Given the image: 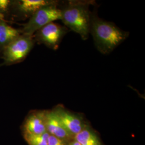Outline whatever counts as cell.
I'll use <instances>...</instances> for the list:
<instances>
[{"label": "cell", "mask_w": 145, "mask_h": 145, "mask_svg": "<svg viewBox=\"0 0 145 145\" xmlns=\"http://www.w3.org/2000/svg\"><path fill=\"white\" fill-rule=\"evenodd\" d=\"M49 133L47 132L41 135L23 134V137L29 145H47Z\"/></svg>", "instance_id": "7c38bea8"}, {"label": "cell", "mask_w": 145, "mask_h": 145, "mask_svg": "<svg viewBox=\"0 0 145 145\" xmlns=\"http://www.w3.org/2000/svg\"><path fill=\"white\" fill-rule=\"evenodd\" d=\"M68 142L66 140L59 139L55 136L50 135L48 139L47 145H68Z\"/></svg>", "instance_id": "5bb4252c"}, {"label": "cell", "mask_w": 145, "mask_h": 145, "mask_svg": "<svg viewBox=\"0 0 145 145\" xmlns=\"http://www.w3.org/2000/svg\"><path fill=\"white\" fill-rule=\"evenodd\" d=\"M52 110L66 129L73 136L80 133L88 125L82 115L72 112L62 105H57Z\"/></svg>", "instance_id": "8992f818"}, {"label": "cell", "mask_w": 145, "mask_h": 145, "mask_svg": "<svg viewBox=\"0 0 145 145\" xmlns=\"http://www.w3.org/2000/svg\"><path fill=\"white\" fill-rule=\"evenodd\" d=\"M55 0H18L12 2L16 16L21 19L30 18L42 8L56 3Z\"/></svg>", "instance_id": "ba28073f"}, {"label": "cell", "mask_w": 145, "mask_h": 145, "mask_svg": "<svg viewBox=\"0 0 145 145\" xmlns=\"http://www.w3.org/2000/svg\"><path fill=\"white\" fill-rule=\"evenodd\" d=\"M11 6L10 0H0V17L4 19V15Z\"/></svg>", "instance_id": "4fadbf2b"}, {"label": "cell", "mask_w": 145, "mask_h": 145, "mask_svg": "<svg viewBox=\"0 0 145 145\" xmlns=\"http://www.w3.org/2000/svg\"><path fill=\"white\" fill-rule=\"evenodd\" d=\"M68 145H81L78 142H77L76 140H74V139H72V140H71L69 142H68Z\"/></svg>", "instance_id": "9a60e30c"}, {"label": "cell", "mask_w": 145, "mask_h": 145, "mask_svg": "<svg viewBox=\"0 0 145 145\" xmlns=\"http://www.w3.org/2000/svg\"><path fill=\"white\" fill-rule=\"evenodd\" d=\"M45 119L47 132L49 135L68 142L73 139L74 136L66 129L53 110H45Z\"/></svg>", "instance_id": "9c48e42d"}, {"label": "cell", "mask_w": 145, "mask_h": 145, "mask_svg": "<svg viewBox=\"0 0 145 145\" xmlns=\"http://www.w3.org/2000/svg\"><path fill=\"white\" fill-rule=\"evenodd\" d=\"M73 139L81 145H102L99 136L88 125L80 133L74 135Z\"/></svg>", "instance_id": "8fae6325"}, {"label": "cell", "mask_w": 145, "mask_h": 145, "mask_svg": "<svg viewBox=\"0 0 145 145\" xmlns=\"http://www.w3.org/2000/svg\"><path fill=\"white\" fill-rule=\"evenodd\" d=\"M22 35L21 30L16 29L7 24L3 18L0 17V50H3L11 42Z\"/></svg>", "instance_id": "30bf717a"}, {"label": "cell", "mask_w": 145, "mask_h": 145, "mask_svg": "<svg viewBox=\"0 0 145 145\" xmlns=\"http://www.w3.org/2000/svg\"><path fill=\"white\" fill-rule=\"evenodd\" d=\"M59 1L47 5L37 11L24 25L22 34L27 36L33 35L43 26L61 19V11L59 8Z\"/></svg>", "instance_id": "3957f363"}, {"label": "cell", "mask_w": 145, "mask_h": 145, "mask_svg": "<svg viewBox=\"0 0 145 145\" xmlns=\"http://www.w3.org/2000/svg\"></svg>", "instance_id": "2e32d148"}, {"label": "cell", "mask_w": 145, "mask_h": 145, "mask_svg": "<svg viewBox=\"0 0 145 145\" xmlns=\"http://www.w3.org/2000/svg\"><path fill=\"white\" fill-rule=\"evenodd\" d=\"M23 134L41 135L47 132L45 110L32 111L22 126Z\"/></svg>", "instance_id": "52a82bcc"}, {"label": "cell", "mask_w": 145, "mask_h": 145, "mask_svg": "<svg viewBox=\"0 0 145 145\" xmlns=\"http://www.w3.org/2000/svg\"><path fill=\"white\" fill-rule=\"evenodd\" d=\"M69 30L64 25L52 22L43 26L33 35L35 41L48 48L57 50Z\"/></svg>", "instance_id": "5b68a950"}, {"label": "cell", "mask_w": 145, "mask_h": 145, "mask_svg": "<svg viewBox=\"0 0 145 145\" xmlns=\"http://www.w3.org/2000/svg\"><path fill=\"white\" fill-rule=\"evenodd\" d=\"M96 5L94 1L69 0L59 2L61 19L64 26L80 35L83 40L89 36L91 11L90 6Z\"/></svg>", "instance_id": "7a4b0ae2"}, {"label": "cell", "mask_w": 145, "mask_h": 145, "mask_svg": "<svg viewBox=\"0 0 145 145\" xmlns=\"http://www.w3.org/2000/svg\"><path fill=\"white\" fill-rule=\"evenodd\" d=\"M33 36L22 34L3 50V59L6 65L21 62L31 52L35 44Z\"/></svg>", "instance_id": "277c9868"}, {"label": "cell", "mask_w": 145, "mask_h": 145, "mask_svg": "<svg viewBox=\"0 0 145 145\" xmlns=\"http://www.w3.org/2000/svg\"><path fill=\"white\" fill-rule=\"evenodd\" d=\"M89 33L97 50L104 55L112 52L130 35L129 32L120 29L114 23L99 17L96 5L91 12Z\"/></svg>", "instance_id": "6da1fadb"}]
</instances>
